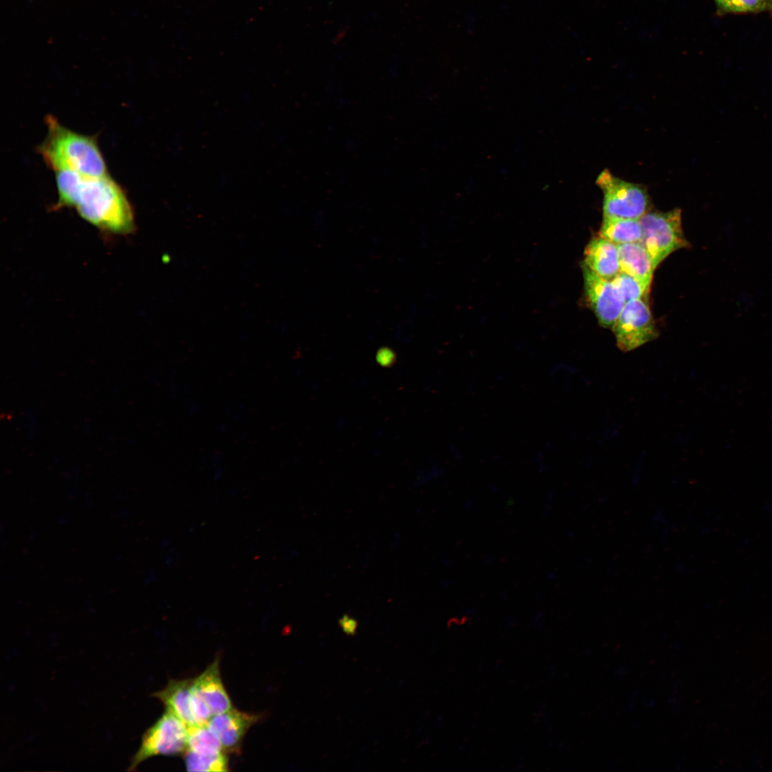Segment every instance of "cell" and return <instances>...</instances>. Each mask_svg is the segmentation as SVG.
<instances>
[{
  "mask_svg": "<svg viewBox=\"0 0 772 772\" xmlns=\"http://www.w3.org/2000/svg\"><path fill=\"white\" fill-rule=\"evenodd\" d=\"M55 179L56 209L73 208L87 222L109 234L127 235L136 230L134 213L127 195L110 175L90 177L57 172Z\"/></svg>",
  "mask_w": 772,
  "mask_h": 772,
  "instance_id": "obj_1",
  "label": "cell"
},
{
  "mask_svg": "<svg viewBox=\"0 0 772 772\" xmlns=\"http://www.w3.org/2000/svg\"><path fill=\"white\" fill-rule=\"evenodd\" d=\"M47 132L37 150L53 172H70L90 177L109 175L95 137L76 132L52 115L46 117Z\"/></svg>",
  "mask_w": 772,
  "mask_h": 772,
  "instance_id": "obj_2",
  "label": "cell"
},
{
  "mask_svg": "<svg viewBox=\"0 0 772 772\" xmlns=\"http://www.w3.org/2000/svg\"><path fill=\"white\" fill-rule=\"evenodd\" d=\"M639 221L643 230L640 242L655 268L672 252L689 246L682 229L681 209L646 212Z\"/></svg>",
  "mask_w": 772,
  "mask_h": 772,
  "instance_id": "obj_3",
  "label": "cell"
},
{
  "mask_svg": "<svg viewBox=\"0 0 772 772\" xmlns=\"http://www.w3.org/2000/svg\"><path fill=\"white\" fill-rule=\"evenodd\" d=\"M187 748V726L172 713L165 712L148 728L142 737L139 749L132 757L128 771L157 756H178Z\"/></svg>",
  "mask_w": 772,
  "mask_h": 772,
  "instance_id": "obj_4",
  "label": "cell"
},
{
  "mask_svg": "<svg viewBox=\"0 0 772 772\" xmlns=\"http://www.w3.org/2000/svg\"><path fill=\"white\" fill-rule=\"evenodd\" d=\"M595 183L603 193V218L639 219L648 208V195L640 184L602 171Z\"/></svg>",
  "mask_w": 772,
  "mask_h": 772,
  "instance_id": "obj_5",
  "label": "cell"
},
{
  "mask_svg": "<svg viewBox=\"0 0 772 772\" xmlns=\"http://www.w3.org/2000/svg\"><path fill=\"white\" fill-rule=\"evenodd\" d=\"M611 329L617 346L623 352L636 349L658 336L645 298L627 302Z\"/></svg>",
  "mask_w": 772,
  "mask_h": 772,
  "instance_id": "obj_6",
  "label": "cell"
},
{
  "mask_svg": "<svg viewBox=\"0 0 772 772\" xmlns=\"http://www.w3.org/2000/svg\"><path fill=\"white\" fill-rule=\"evenodd\" d=\"M584 290L600 324L613 327L625 302L611 280L603 279L583 264Z\"/></svg>",
  "mask_w": 772,
  "mask_h": 772,
  "instance_id": "obj_7",
  "label": "cell"
},
{
  "mask_svg": "<svg viewBox=\"0 0 772 772\" xmlns=\"http://www.w3.org/2000/svg\"><path fill=\"white\" fill-rule=\"evenodd\" d=\"M261 718L256 713L232 708L213 716L208 728L219 740L225 753L239 754L244 738L248 730Z\"/></svg>",
  "mask_w": 772,
  "mask_h": 772,
  "instance_id": "obj_8",
  "label": "cell"
},
{
  "mask_svg": "<svg viewBox=\"0 0 772 772\" xmlns=\"http://www.w3.org/2000/svg\"><path fill=\"white\" fill-rule=\"evenodd\" d=\"M192 694L210 711L212 716L233 708L219 670V659L214 660L197 677L192 678Z\"/></svg>",
  "mask_w": 772,
  "mask_h": 772,
  "instance_id": "obj_9",
  "label": "cell"
},
{
  "mask_svg": "<svg viewBox=\"0 0 772 772\" xmlns=\"http://www.w3.org/2000/svg\"><path fill=\"white\" fill-rule=\"evenodd\" d=\"M583 264L599 277L612 280L620 271L617 244L600 236L585 248Z\"/></svg>",
  "mask_w": 772,
  "mask_h": 772,
  "instance_id": "obj_10",
  "label": "cell"
},
{
  "mask_svg": "<svg viewBox=\"0 0 772 772\" xmlns=\"http://www.w3.org/2000/svg\"><path fill=\"white\" fill-rule=\"evenodd\" d=\"M192 679H172L162 690L152 696L159 699L166 711L179 718L187 727L196 726L192 711Z\"/></svg>",
  "mask_w": 772,
  "mask_h": 772,
  "instance_id": "obj_11",
  "label": "cell"
},
{
  "mask_svg": "<svg viewBox=\"0 0 772 772\" xmlns=\"http://www.w3.org/2000/svg\"><path fill=\"white\" fill-rule=\"evenodd\" d=\"M620 271L641 282L650 289L653 271L652 259L640 242L617 244Z\"/></svg>",
  "mask_w": 772,
  "mask_h": 772,
  "instance_id": "obj_12",
  "label": "cell"
},
{
  "mask_svg": "<svg viewBox=\"0 0 772 772\" xmlns=\"http://www.w3.org/2000/svg\"><path fill=\"white\" fill-rule=\"evenodd\" d=\"M642 235L639 219L603 218L598 236L619 244L640 242Z\"/></svg>",
  "mask_w": 772,
  "mask_h": 772,
  "instance_id": "obj_13",
  "label": "cell"
},
{
  "mask_svg": "<svg viewBox=\"0 0 772 772\" xmlns=\"http://www.w3.org/2000/svg\"><path fill=\"white\" fill-rule=\"evenodd\" d=\"M196 753L208 756L219 755L225 751L207 725L187 727V748Z\"/></svg>",
  "mask_w": 772,
  "mask_h": 772,
  "instance_id": "obj_14",
  "label": "cell"
},
{
  "mask_svg": "<svg viewBox=\"0 0 772 772\" xmlns=\"http://www.w3.org/2000/svg\"><path fill=\"white\" fill-rule=\"evenodd\" d=\"M184 761L188 771H227L229 761L226 753L215 756L202 755L187 749Z\"/></svg>",
  "mask_w": 772,
  "mask_h": 772,
  "instance_id": "obj_15",
  "label": "cell"
},
{
  "mask_svg": "<svg viewBox=\"0 0 772 772\" xmlns=\"http://www.w3.org/2000/svg\"><path fill=\"white\" fill-rule=\"evenodd\" d=\"M623 296L625 303L630 300L646 298L649 288L633 276L620 271L611 280Z\"/></svg>",
  "mask_w": 772,
  "mask_h": 772,
  "instance_id": "obj_16",
  "label": "cell"
},
{
  "mask_svg": "<svg viewBox=\"0 0 772 772\" xmlns=\"http://www.w3.org/2000/svg\"><path fill=\"white\" fill-rule=\"evenodd\" d=\"M713 1L719 15L768 11L767 5L763 0H713Z\"/></svg>",
  "mask_w": 772,
  "mask_h": 772,
  "instance_id": "obj_17",
  "label": "cell"
},
{
  "mask_svg": "<svg viewBox=\"0 0 772 772\" xmlns=\"http://www.w3.org/2000/svg\"><path fill=\"white\" fill-rule=\"evenodd\" d=\"M338 623L345 634L348 635H355L356 634L357 622L354 618L345 614L339 619Z\"/></svg>",
  "mask_w": 772,
  "mask_h": 772,
  "instance_id": "obj_18",
  "label": "cell"
},
{
  "mask_svg": "<svg viewBox=\"0 0 772 772\" xmlns=\"http://www.w3.org/2000/svg\"><path fill=\"white\" fill-rule=\"evenodd\" d=\"M392 355H390V351L384 350L382 352L378 355V359L383 365L387 363L390 364V361L392 360Z\"/></svg>",
  "mask_w": 772,
  "mask_h": 772,
  "instance_id": "obj_19",
  "label": "cell"
},
{
  "mask_svg": "<svg viewBox=\"0 0 772 772\" xmlns=\"http://www.w3.org/2000/svg\"><path fill=\"white\" fill-rule=\"evenodd\" d=\"M768 7V11L772 16V0H763Z\"/></svg>",
  "mask_w": 772,
  "mask_h": 772,
  "instance_id": "obj_20",
  "label": "cell"
}]
</instances>
